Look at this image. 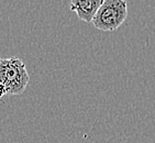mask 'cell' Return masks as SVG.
Wrapping results in <instances>:
<instances>
[{
    "label": "cell",
    "instance_id": "1",
    "mask_svg": "<svg viewBox=\"0 0 155 143\" xmlns=\"http://www.w3.org/2000/svg\"><path fill=\"white\" fill-rule=\"evenodd\" d=\"M29 81L30 76L20 58H0V85L7 95H21Z\"/></svg>",
    "mask_w": 155,
    "mask_h": 143
},
{
    "label": "cell",
    "instance_id": "2",
    "mask_svg": "<svg viewBox=\"0 0 155 143\" xmlns=\"http://www.w3.org/2000/svg\"><path fill=\"white\" fill-rule=\"evenodd\" d=\"M128 3L124 0H104L93 22L101 31H116L127 19Z\"/></svg>",
    "mask_w": 155,
    "mask_h": 143
},
{
    "label": "cell",
    "instance_id": "3",
    "mask_svg": "<svg viewBox=\"0 0 155 143\" xmlns=\"http://www.w3.org/2000/svg\"><path fill=\"white\" fill-rule=\"evenodd\" d=\"M104 0H73L69 3L71 10L76 12L77 17L85 22H93Z\"/></svg>",
    "mask_w": 155,
    "mask_h": 143
}]
</instances>
